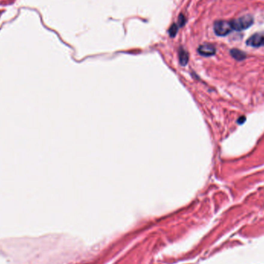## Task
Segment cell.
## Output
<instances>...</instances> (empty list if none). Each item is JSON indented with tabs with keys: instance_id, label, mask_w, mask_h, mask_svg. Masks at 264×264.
<instances>
[{
	"instance_id": "2",
	"label": "cell",
	"mask_w": 264,
	"mask_h": 264,
	"mask_svg": "<svg viewBox=\"0 0 264 264\" xmlns=\"http://www.w3.org/2000/svg\"><path fill=\"white\" fill-rule=\"evenodd\" d=\"M231 22L226 20H217L214 23V31L217 36L225 37L232 31Z\"/></svg>"
},
{
	"instance_id": "8",
	"label": "cell",
	"mask_w": 264,
	"mask_h": 264,
	"mask_svg": "<svg viewBox=\"0 0 264 264\" xmlns=\"http://www.w3.org/2000/svg\"><path fill=\"white\" fill-rule=\"evenodd\" d=\"M245 120H246V117L242 116V117H239V118L238 119V123H239V124H243V123L245 122Z\"/></svg>"
},
{
	"instance_id": "4",
	"label": "cell",
	"mask_w": 264,
	"mask_h": 264,
	"mask_svg": "<svg viewBox=\"0 0 264 264\" xmlns=\"http://www.w3.org/2000/svg\"><path fill=\"white\" fill-rule=\"evenodd\" d=\"M198 52L200 55L203 56V57H211L215 54L216 50H215V48L211 44H203V45H201L200 46L198 49Z\"/></svg>"
},
{
	"instance_id": "5",
	"label": "cell",
	"mask_w": 264,
	"mask_h": 264,
	"mask_svg": "<svg viewBox=\"0 0 264 264\" xmlns=\"http://www.w3.org/2000/svg\"><path fill=\"white\" fill-rule=\"evenodd\" d=\"M230 54H231L232 57L235 59V60H239V61L243 60L244 59H246V54L244 53V52L241 51V50L237 49H231V50H230Z\"/></svg>"
},
{
	"instance_id": "6",
	"label": "cell",
	"mask_w": 264,
	"mask_h": 264,
	"mask_svg": "<svg viewBox=\"0 0 264 264\" xmlns=\"http://www.w3.org/2000/svg\"><path fill=\"white\" fill-rule=\"evenodd\" d=\"M179 57L180 64L182 66H185L187 64L188 61V54L187 52L184 49L180 48L179 52Z\"/></svg>"
},
{
	"instance_id": "7",
	"label": "cell",
	"mask_w": 264,
	"mask_h": 264,
	"mask_svg": "<svg viewBox=\"0 0 264 264\" xmlns=\"http://www.w3.org/2000/svg\"><path fill=\"white\" fill-rule=\"evenodd\" d=\"M177 31H178V26L175 23H174L172 26H171L169 29V34L171 37H174L176 35Z\"/></svg>"
},
{
	"instance_id": "1",
	"label": "cell",
	"mask_w": 264,
	"mask_h": 264,
	"mask_svg": "<svg viewBox=\"0 0 264 264\" xmlns=\"http://www.w3.org/2000/svg\"><path fill=\"white\" fill-rule=\"evenodd\" d=\"M233 29L236 31H242L243 29H248L253 25V18L250 15H245L238 19L230 21Z\"/></svg>"
},
{
	"instance_id": "3",
	"label": "cell",
	"mask_w": 264,
	"mask_h": 264,
	"mask_svg": "<svg viewBox=\"0 0 264 264\" xmlns=\"http://www.w3.org/2000/svg\"><path fill=\"white\" fill-rule=\"evenodd\" d=\"M246 44L253 47H260L264 46V32L256 33L246 40Z\"/></svg>"
}]
</instances>
